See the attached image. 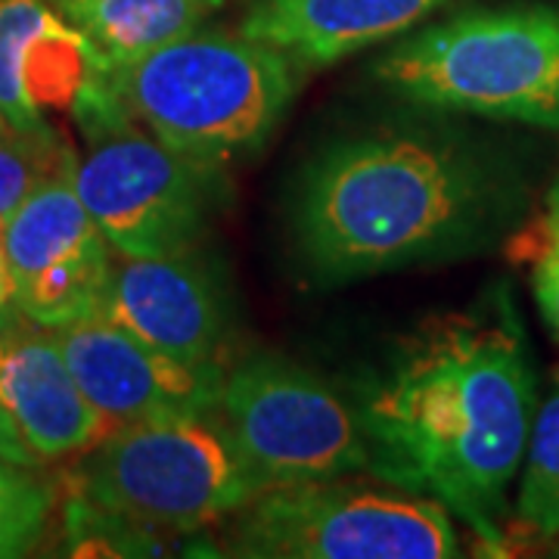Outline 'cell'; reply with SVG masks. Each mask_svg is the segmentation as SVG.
I'll return each mask as SVG.
<instances>
[{"instance_id": "cell-4", "label": "cell", "mask_w": 559, "mask_h": 559, "mask_svg": "<svg viewBox=\"0 0 559 559\" xmlns=\"http://www.w3.org/2000/svg\"><path fill=\"white\" fill-rule=\"evenodd\" d=\"M370 79L419 109L559 131V3L476 7L432 22L380 53Z\"/></svg>"}, {"instance_id": "cell-16", "label": "cell", "mask_w": 559, "mask_h": 559, "mask_svg": "<svg viewBox=\"0 0 559 559\" xmlns=\"http://www.w3.org/2000/svg\"><path fill=\"white\" fill-rule=\"evenodd\" d=\"M53 16L47 0H0V112L10 128L20 134H44L53 131L44 116L25 97L22 60L28 40L40 32V25Z\"/></svg>"}, {"instance_id": "cell-6", "label": "cell", "mask_w": 559, "mask_h": 559, "mask_svg": "<svg viewBox=\"0 0 559 559\" xmlns=\"http://www.w3.org/2000/svg\"><path fill=\"white\" fill-rule=\"evenodd\" d=\"M234 547L261 559H444L460 554V535L426 495L323 479L261 491L237 513Z\"/></svg>"}, {"instance_id": "cell-3", "label": "cell", "mask_w": 559, "mask_h": 559, "mask_svg": "<svg viewBox=\"0 0 559 559\" xmlns=\"http://www.w3.org/2000/svg\"><path fill=\"white\" fill-rule=\"evenodd\" d=\"M121 109L187 159L224 168L259 153L299 94L301 69L234 32H193L103 66Z\"/></svg>"}, {"instance_id": "cell-22", "label": "cell", "mask_w": 559, "mask_h": 559, "mask_svg": "<svg viewBox=\"0 0 559 559\" xmlns=\"http://www.w3.org/2000/svg\"><path fill=\"white\" fill-rule=\"evenodd\" d=\"M13 128H10V121H7V116L0 112V134H10Z\"/></svg>"}, {"instance_id": "cell-12", "label": "cell", "mask_w": 559, "mask_h": 559, "mask_svg": "<svg viewBox=\"0 0 559 559\" xmlns=\"http://www.w3.org/2000/svg\"><path fill=\"white\" fill-rule=\"evenodd\" d=\"M0 404L40 463L87 454L112 432L72 377L57 330L20 311L0 318Z\"/></svg>"}, {"instance_id": "cell-14", "label": "cell", "mask_w": 559, "mask_h": 559, "mask_svg": "<svg viewBox=\"0 0 559 559\" xmlns=\"http://www.w3.org/2000/svg\"><path fill=\"white\" fill-rule=\"evenodd\" d=\"M94 44L106 66L131 62L200 32L224 0H47Z\"/></svg>"}, {"instance_id": "cell-18", "label": "cell", "mask_w": 559, "mask_h": 559, "mask_svg": "<svg viewBox=\"0 0 559 559\" xmlns=\"http://www.w3.org/2000/svg\"><path fill=\"white\" fill-rule=\"evenodd\" d=\"M75 156L53 131L44 134H0V224L44 180L69 175Z\"/></svg>"}, {"instance_id": "cell-8", "label": "cell", "mask_w": 559, "mask_h": 559, "mask_svg": "<svg viewBox=\"0 0 559 559\" xmlns=\"http://www.w3.org/2000/svg\"><path fill=\"white\" fill-rule=\"evenodd\" d=\"M84 138L72 183L119 255L200 249L221 202V168L168 150L131 116Z\"/></svg>"}, {"instance_id": "cell-13", "label": "cell", "mask_w": 559, "mask_h": 559, "mask_svg": "<svg viewBox=\"0 0 559 559\" xmlns=\"http://www.w3.org/2000/svg\"><path fill=\"white\" fill-rule=\"evenodd\" d=\"M448 0H255L240 35L286 53L301 72L417 28Z\"/></svg>"}, {"instance_id": "cell-5", "label": "cell", "mask_w": 559, "mask_h": 559, "mask_svg": "<svg viewBox=\"0 0 559 559\" xmlns=\"http://www.w3.org/2000/svg\"><path fill=\"white\" fill-rule=\"evenodd\" d=\"M87 454L79 498L131 528L197 532L264 491L218 411L128 423Z\"/></svg>"}, {"instance_id": "cell-9", "label": "cell", "mask_w": 559, "mask_h": 559, "mask_svg": "<svg viewBox=\"0 0 559 559\" xmlns=\"http://www.w3.org/2000/svg\"><path fill=\"white\" fill-rule=\"evenodd\" d=\"M16 311L40 326H66L97 314L116 249L69 175L44 180L0 224Z\"/></svg>"}, {"instance_id": "cell-11", "label": "cell", "mask_w": 559, "mask_h": 559, "mask_svg": "<svg viewBox=\"0 0 559 559\" xmlns=\"http://www.w3.org/2000/svg\"><path fill=\"white\" fill-rule=\"evenodd\" d=\"M62 355L84 399L109 429L140 419L218 411L221 367H200L146 345L106 314L57 326Z\"/></svg>"}, {"instance_id": "cell-7", "label": "cell", "mask_w": 559, "mask_h": 559, "mask_svg": "<svg viewBox=\"0 0 559 559\" xmlns=\"http://www.w3.org/2000/svg\"><path fill=\"white\" fill-rule=\"evenodd\" d=\"M218 417L264 491L370 469V448L352 401L280 355L227 364Z\"/></svg>"}, {"instance_id": "cell-17", "label": "cell", "mask_w": 559, "mask_h": 559, "mask_svg": "<svg viewBox=\"0 0 559 559\" xmlns=\"http://www.w3.org/2000/svg\"><path fill=\"white\" fill-rule=\"evenodd\" d=\"M53 510L50 485L35 473L0 457V559H16L32 554Z\"/></svg>"}, {"instance_id": "cell-21", "label": "cell", "mask_w": 559, "mask_h": 559, "mask_svg": "<svg viewBox=\"0 0 559 559\" xmlns=\"http://www.w3.org/2000/svg\"><path fill=\"white\" fill-rule=\"evenodd\" d=\"M16 311V301H13V283H10V271H7V259H3V249H0V318L13 314Z\"/></svg>"}, {"instance_id": "cell-10", "label": "cell", "mask_w": 559, "mask_h": 559, "mask_svg": "<svg viewBox=\"0 0 559 559\" xmlns=\"http://www.w3.org/2000/svg\"><path fill=\"white\" fill-rule=\"evenodd\" d=\"M100 314L171 358L221 370L230 364L234 305L202 249L175 255L116 252Z\"/></svg>"}, {"instance_id": "cell-19", "label": "cell", "mask_w": 559, "mask_h": 559, "mask_svg": "<svg viewBox=\"0 0 559 559\" xmlns=\"http://www.w3.org/2000/svg\"><path fill=\"white\" fill-rule=\"evenodd\" d=\"M532 261V293L544 323L559 336V180L550 187L544 212L525 240Z\"/></svg>"}, {"instance_id": "cell-15", "label": "cell", "mask_w": 559, "mask_h": 559, "mask_svg": "<svg viewBox=\"0 0 559 559\" xmlns=\"http://www.w3.org/2000/svg\"><path fill=\"white\" fill-rule=\"evenodd\" d=\"M516 522L535 540L559 538V370L535 407L522 454Z\"/></svg>"}, {"instance_id": "cell-2", "label": "cell", "mask_w": 559, "mask_h": 559, "mask_svg": "<svg viewBox=\"0 0 559 559\" xmlns=\"http://www.w3.org/2000/svg\"><path fill=\"white\" fill-rule=\"evenodd\" d=\"M520 171L454 128H380L323 146L289 197L314 283H348L476 252L520 209Z\"/></svg>"}, {"instance_id": "cell-1", "label": "cell", "mask_w": 559, "mask_h": 559, "mask_svg": "<svg viewBox=\"0 0 559 559\" xmlns=\"http://www.w3.org/2000/svg\"><path fill=\"white\" fill-rule=\"evenodd\" d=\"M377 479L444 503L503 554L507 491L535 419V370L507 286L419 323L355 389Z\"/></svg>"}, {"instance_id": "cell-20", "label": "cell", "mask_w": 559, "mask_h": 559, "mask_svg": "<svg viewBox=\"0 0 559 559\" xmlns=\"http://www.w3.org/2000/svg\"><path fill=\"white\" fill-rule=\"evenodd\" d=\"M0 457L22 463V466H35V469L40 466V460L35 457V451L25 444L22 432L16 429V423H13L10 414L3 411V404H0Z\"/></svg>"}]
</instances>
